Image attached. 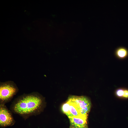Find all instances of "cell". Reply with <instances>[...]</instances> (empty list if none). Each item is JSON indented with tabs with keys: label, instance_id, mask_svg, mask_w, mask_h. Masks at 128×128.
<instances>
[{
	"label": "cell",
	"instance_id": "cell-1",
	"mask_svg": "<svg viewBox=\"0 0 128 128\" xmlns=\"http://www.w3.org/2000/svg\"><path fill=\"white\" fill-rule=\"evenodd\" d=\"M44 103L41 95L34 92L18 97L12 103L10 109L14 113L26 119L39 114L43 110Z\"/></svg>",
	"mask_w": 128,
	"mask_h": 128
},
{
	"label": "cell",
	"instance_id": "cell-2",
	"mask_svg": "<svg viewBox=\"0 0 128 128\" xmlns=\"http://www.w3.org/2000/svg\"><path fill=\"white\" fill-rule=\"evenodd\" d=\"M18 91L16 84L9 81L0 83V104L5 105L10 101Z\"/></svg>",
	"mask_w": 128,
	"mask_h": 128
},
{
	"label": "cell",
	"instance_id": "cell-3",
	"mask_svg": "<svg viewBox=\"0 0 128 128\" xmlns=\"http://www.w3.org/2000/svg\"><path fill=\"white\" fill-rule=\"evenodd\" d=\"M68 100L76 105L82 114L87 115L89 112L91 103L87 97L83 96H70Z\"/></svg>",
	"mask_w": 128,
	"mask_h": 128
},
{
	"label": "cell",
	"instance_id": "cell-4",
	"mask_svg": "<svg viewBox=\"0 0 128 128\" xmlns=\"http://www.w3.org/2000/svg\"><path fill=\"white\" fill-rule=\"evenodd\" d=\"M15 121L11 112L5 105L0 104V126L5 127L13 125Z\"/></svg>",
	"mask_w": 128,
	"mask_h": 128
},
{
	"label": "cell",
	"instance_id": "cell-5",
	"mask_svg": "<svg viewBox=\"0 0 128 128\" xmlns=\"http://www.w3.org/2000/svg\"><path fill=\"white\" fill-rule=\"evenodd\" d=\"M71 125L78 127L87 126V115L82 114L69 118Z\"/></svg>",
	"mask_w": 128,
	"mask_h": 128
},
{
	"label": "cell",
	"instance_id": "cell-6",
	"mask_svg": "<svg viewBox=\"0 0 128 128\" xmlns=\"http://www.w3.org/2000/svg\"><path fill=\"white\" fill-rule=\"evenodd\" d=\"M114 54L115 57L118 59H124L128 56V50L124 47H119L115 49Z\"/></svg>",
	"mask_w": 128,
	"mask_h": 128
},
{
	"label": "cell",
	"instance_id": "cell-7",
	"mask_svg": "<svg viewBox=\"0 0 128 128\" xmlns=\"http://www.w3.org/2000/svg\"><path fill=\"white\" fill-rule=\"evenodd\" d=\"M69 101L71 103L69 107L70 116L68 118L72 117L79 116L82 114L81 113L79 109L76 105Z\"/></svg>",
	"mask_w": 128,
	"mask_h": 128
},
{
	"label": "cell",
	"instance_id": "cell-8",
	"mask_svg": "<svg viewBox=\"0 0 128 128\" xmlns=\"http://www.w3.org/2000/svg\"><path fill=\"white\" fill-rule=\"evenodd\" d=\"M70 103V102L68 100L66 102L63 104L61 108L62 112L68 116V118L70 116L69 107Z\"/></svg>",
	"mask_w": 128,
	"mask_h": 128
},
{
	"label": "cell",
	"instance_id": "cell-9",
	"mask_svg": "<svg viewBox=\"0 0 128 128\" xmlns=\"http://www.w3.org/2000/svg\"><path fill=\"white\" fill-rule=\"evenodd\" d=\"M124 89L120 88L117 89L115 91V94L117 96L119 97H123Z\"/></svg>",
	"mask_w": 128,
	"mask_h": 128
},
{
	"label": "cell",
	"instance_id": "cell-10",
	"mask_svg": "<svg viewBox=\"0 0 128 128\" xmlns=\"http://www.w3.org/2000/svg\"><path fill=\"white\" fill-rule=\"evenodd\" d=\"M123 97L126 98H128V89H124Z\"/></svg>",
	"mask_w": 128,
	"mask_h": 128
},
{
	"label": "cell",
	"instance_id": "cell-11",
	"mask_svg": "<svg viewBox=\"0 0 128 128\" xmlns=\"http://www.w3.org/2000/svg\"><path fill=\"white\" fill-rule=\"evenodd\" d=\"M70 128H87V126L78 127L71 125Z\"/></svg>",
	"mask_w": 128,
	"mask_h": 128
}]
</instances>
